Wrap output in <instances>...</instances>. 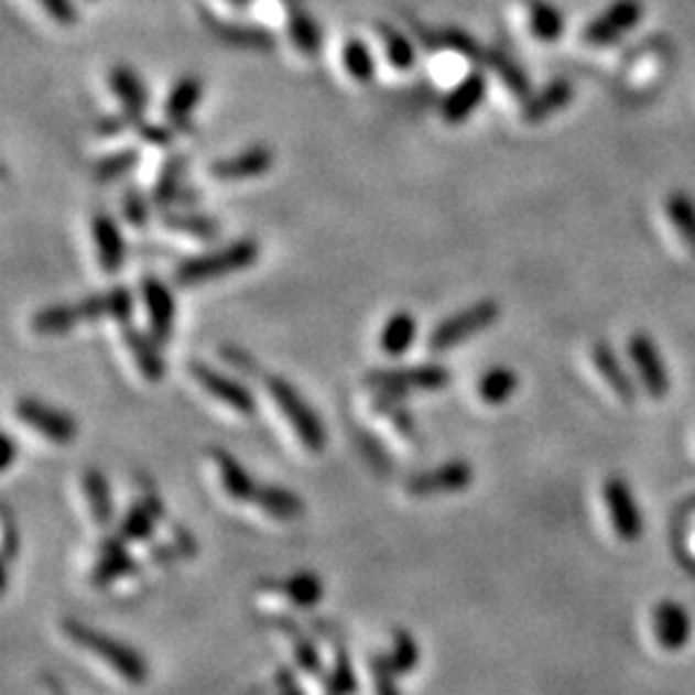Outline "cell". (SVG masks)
Listing matches in <instances>:
<instances>
[{
  "mask_svg": "<svg viewBox=\"0 0 695 695\" xmlns=\"http://www.w3.org/2000/svg\"><path fill=\"white\" fill-rule=\"evenodd\" d=\"M602 498H606V508L616 536L626 541V544L639 541L641 533H644V518H641V510L637 500H633L629 485L621 477H610L606 487H602Z\"/></svg>",
  "mask_w": 695,
  "mask_h": 695,
  "instance_id": "cell-10",
  "label": "cell"
},
{
  "mask_svg": "<svg viewBox=\"0 0 695 695\" xmlns=\"http://www.w3.org/2000/svg\"><path fill=\"white\" fill-rule=\"evenodd\" d=\"M142 296L150 317V335L160 343V346H165V343L171 340L175 327V302L171 289H167L160 279L148 276L142 281Z\"/></svg>",
  "mask_w": 695,
  "mask_h": 695,
  "instance_id": "cell-14",
  "label": "cell"
},
{
  "mask_svg": "<svg viewBox=\"0 0 695 695\" xmlns=\"http://www.w3.org/2000/svg\"><path fill=\"white\" fill-rule=\"evenodd\" d=\"M667 214H670L672 225H675L677 232L683 235V240L693 248V253H695V204H693V198L675 191V194H672L670 202H667Z\"/></svg>",
  "mask_w": 695,
  "mask_h": 695,
  "instance_id": "cell-41",
  "label": "cell"
},
{
  "mask_svg": "<svg viewBox=\"0 0 695 695\" xmlns=\"http://www.w3.org/2000/svg\"><path fill=\"white\" fill-rule=\"evenodd\" d=\"M209 458L214 464V469H217V477H219V485L221 490H225V495L229 500L235 502H258V495H261L263 485L258 482V479L250 475V471L242 467V464L235 458L229 450L225 448H209Z\"/></svg>",
  "mask_w": 695,
  "mask_h": 695,
  "instance_id": "cell-13",
  "label": "cell"
},
{
  "mask_svg": "<svg viewBox=\"0 0 695 695\" xmlns=\"http://www.w3.org/2000/svg\"><path fill=\"white\" fill-rule=\"evenodd\" d=\"M371 677H373V687H377V695H400L397 691V672L384 654H373L371 660Z\"/></svg>",
  "mask_w": 695,
  "mask_h": 695,
  "instance_id": "cell-44",
  "label": "cell"
},
{
  "mask_svg": "<svg viewBox=\"0 0 695 695\" xmlns=\"http://www.w3.org/2000/svg\"><path fill=\"white\" fill-rule=\"evenodd\" d=\"M471 482H475V469H471V464L456 458V461H446V464H441V467L420 471V475L410 477L408 485H404V490H408V495H412V498L425 500V498H443V495L464 492V490H469Z\"/></svg>",
  "mask_w": 695,
  "mask_h": 695,
  "instance_id": "cell-8",
  "label": "cell"
},
{
  "mask_svg": "<svg viewBox=\"0 0 695 695\" xmlns=\"http://www.w3.org/2000/svg\"><path fill=\"white\" fill-rule=\"evenodd\" d=\"M256 508H261L265 515L276 518V521H300V518L307 513V502H304L300 495L276 485H263Z\"/></svg>",
  "mask_w": 695,
  "mask_h": 695,
  "instance_id": "cell-29",
  "label": "cell"
},
{
  "mask_svg": "<svg viewBox=\"0 0 695 695\" xmlns=\"http://www.w3.org/2000/svg\"><path fill=\"white\" fill-rule=\"evenodd\" d=\"M641 17H644V6L639 0H616L598 19H593L585 26L583 36L593 47H606V44L621 40L626 32H631L641 21Z\"/></svg>",
  "mask_w": 695,
  "mask_h": 695,
  "instance_id": "cell-11",
  "label": "cell"
},
{
  "mask_svg": "<svg viewBox=\"0 0 695 695\" xmlns=\"http://www.w3.org/2000/svg\"><path fill=\"white\" fill-rule=\"evenodd\" d=\"M188 371L191 379H194L206 394H211L214 400H219L225 408L238 412V415H253L258 410L256 394L250 392L246 384H240L238 379L227 377V373L211 369V366H206L202 361L191 363Z\"/></svg>",
  "mask_w": 695,
  "mask_h": 695,
  "instance_id": "cell-9",
  "label": "cell"
},
{
  "mask_svg": "<svg viewBox=\"0 0 695 695\" xmlns=\"http://www.w3.org/2000/svg\"><path fill=\"white\" fill-rule=\"evenodd\" d=\"M165 225L175 232H188L196 240H214L219 238V225L206 214L196 211H181V214H165Z\"/></svg>",
  "mask_w": 695,
  "mask_h": 695,
  "instance_id": "cell-39",
  "label": "cell"
},
{
  "mask_svg": "<svg viewBox=\"0 0 695 695\" xmlns=\"http://www.w3.org/2000/svg\"><path fill=\"white\" fill-rule=\"evenodd\" d=\"M140 572V562L127 552V546L109 544L106 541L101 556H98L94 572H90V583L96 587H109L119 579H129Z\"/></svg>",
  "mask_w": 695,
  "mask_h": 695,
  "instance_id": "cell-23",
  "label": "cell"
},
{
  "mask_svg": "<svg viewBox=\"0 0 695 695\" xmlns=\"http://www.w3.org/2000/svg\"><path fill=\"white\" fill-rule=\"evenodd\" d=\"M124 343L144 379L160 381L165 377L167 363L163 354H160V343L152 335L137 330L132 325H124Z\"/></svg>",
  "mask_w": 695,
  "mask_h": 695,
  "instance_id": "cell-22",
  "label": "cell"
},
{
  "mask_svg": "<svg viewBox=\"0 0 695 695\" xmlns=\"http://www.w3.org/2000/svg\"><path fill=\"white\" fill-rule=\"evenodd\" d=\"M379 36L381 42H384L387 59L397 67V70H410V67L417 63L415 44H412L402 32H397V29L387 24H379Z\"/></svg>",
  "mask_w": 695,
  "mask_h": 695,
  "instance_id": "cell-37",
  "label": "cell"
},
{
  "mask_svg": "<svg viewBox=\"0 0 695 695\" xmlns=\"http://www.w3.org/2000/svg\"><path fill=\"white\" fill-rule=\"evenodd\" d=\"M90 232H94V246L98 253V263L106 273H117L127 261V242L121 238V229L113 221L111 214L98 211L90 221Z\"/></svg>",
  "mask_w": 695,
  "mask_h": 695,
  "instance_id": "cell-18",
  "label": "cell"
},
{
  "mask_svg": "<svg viewBox=\"0 0 695 695\" xmlns=\"http://www.w3.org/2000/svg\"><path fill=\"white\" fill-rule=\"evenodd\" d=\"M629 356L633 366H637L641 387L647 389V394L654 397V400H662L670 392V377L654 340L644 333H633L629 340Z\"/></svg>",
  "mask_w": 695,
  "mask_h": 695,
  "instance_id": "cell-12",
  "label": "cell"
},
{
  "mask_svg": "<svg viewBox=\"0 0 695 695\" xmlns=\"http://www.w3.org/2000/svg\"><path fill=\"white\" fill-rule=\"evenodd\" d=\"M279 680H281V695H304V691L296 685V680L289 675V672H281Z\"/></svg>",
  "mask_w": 695,
  "mask_h": 695,
  "instance_id": "cell-51",
  "label": "cell"
},
{
  "mask_svg": "<svg viewBox=\"0 0 695 695\" xmlns=\"http://www.w3.org/2000/svg\"><path fill=\"white\" fill-rule=\"evenodd\" d=\"M17 546H19V536H17V525H13V515L11 508H3V567L6 575H9L13 556H17Z\"/></svg>",
  "mask_w": 695,
  "mask_h": 695,
  "instance_id": "cell-46",
  "label": "cell"
},
{
  "mask_svg": "<svg viewBox=\"0 0 695 695\" xmlns=\"http://www.w3.org/2000/svg\"><path fill=\"white\" fill-rule=\"evenodd\" d=\"M273 167V150L265 148V144H256V148H248L238 152V155L217 160L211 165V175L217 181H248L258 178V175L269 173Z\"/></svg>",
  "mask_w": 695,
  "mask_h": 695,
  "instance_id": "cell-17",
  "label": "cell"
},
{
  "mask_svg": "<svg viewBox=\"0 0 695 695\" xmlns=\"http://www.w3.org/2000/svg\"><path fill=\"white\" fill-rule=\"evenodd\" d=\"M500 317V304L495 300H482L471 307L458 310L456 315H448L435 325V330L427 338V348L433 354H446L450 348H458L461 343H467L475 335L485 333L487 327H492Z\"/></svg>",
  "mask_w": 695,
  "mask_h": 695,
  "instance_id": "cell-5",
  "label": "cell"
},
{
  "mask_svg": "<svg viewBox=\"0 0 695 695\" xmlns=\"http://www.w3.org/2000/svg\"><path fill=\"white\" fill-rule=\"evenodd\" d=\"M232 3H235V6H242V3H248V0H232Z\"/></svg>",
  "mask_w": 695,
  "mask_h": 695,
  "instance_id": "cell-52",
  "label": "cell"
},
{
  "mask_svg": "<svg viewBox=\"0 0 695 695\" xmlns=\"http://www.w3.org/2000/svg\"><path fill=\"white\" fill-rule=\"evenodd\" d=\"M325 687L330 695H356V675H354V662L346 654V649H338V656H335L333 670L327 672Z\"/></svg>",
  "mask_w": 695,
  "mask_h": 695,
  "instance_id": "cell-43",
  "label": "cell"
},
{
  "mask_svg": "<svg viewBox=\"0 0 695 695\" xmlns=\"http://www.w3.org/2000/svg\"><path fill=\"white\" fill-rule=\"evenodd\" d=\"M111 88L117 98L124 106V111L132 117L137 124H140L144 117V109H148V88L140 80L132 67H113L111 70Z\"/></svg>",
  "mask_w": 695,
  "mask_h": 695,
  "instance_id": "cell-27",
  "label": "cell"
},
{
  "mask_svg": "<svg viewBox=\"0 0 695 695\" xmlns=\"http://www.w3.org/2000/svg\"><path fill=\"white\" fill-rule=\"evenodd\" d=\"M417 338V319L410 312H394L381 327L379 333V348L387 356H404L412 348V343Z\"/></svg>",
  "mask_w": 695,
  "mask_h": 695,
  "instance_id": "cell-28",
  "label": "cell"
},
{
  "mask_svg": "<svg viewBox=\"0 0 695 695\" xmlns=\"http://www.w3.org/2000/svg\"><path fill=\"white\" fill-rule=\"evenodd\" d=\"M265 389H269L271 400L276 402V408L281 410V415L286 417V423L292 425V431L296 438H300L302 448L310 450V454H323L327 448V433L323 420L312 404L304 400L292 381L281 379V377H265L263 379Z\"/></svg>",
  "mask_w": 695,
  "mask_h": 695,
  "instance_id": "cell-4",
  "label": "cell"
},
{
  "mask_svg": "<svg viewBox=\"0 0 695 695\" xmlns=\"http://www.w3.org/2000/svg\"><path fill=\"white\" fill-rule=\"evenodd\" d=\"M17 456H19L17 441H13L11 433H6L3 435V456H0V467H3V471L11 469V464L17 461Z\"/></svg>",
  "mask_w": 695,
  "mask_h": 695,
  "instance_id": "cell-50",
  "label": "cell"
},
{
  "mask_svg": "<svg viewBox=\"0 0 695 695\" xmlns=\"http://www.w3.org/2000/svg\"><path fill=\"white\" fill-rule=\"evenodd\" d=\"M343 65H346L350 78L358 83H371L373 75H377V63H373L369 44L363 40L346 42V47H343Z\"/></svg>",
  "mask_w": 695,
  "mask_h": 695,
  "instance_id": "cell-36",
  "label": "cell"
},
{
  "mask_svg": "<svg viewBox=\"0 0 695 695\" xmlns=\"http://www.w3.org/2000/svg\"><path fill=\"white\" fill-rule=\"evenodd\" d=\"M140 132L148 142L152 144H167L173 140V129L171 127H158V124H142L140 121Z\"/></svg>",
  "mask_w": 695,
  "mask_h": 695,
  "instance_id": "cell-49",
  "label": "cell"
},
{
  "mask_svg": "<svg viewBox=\"0 0 695 695\" xmlns=\"http://www.w3.org/2000/svg\"><path fill=\"white\" fill-rule=\"evenodd\" d=\"M263 590L281 595L296 608H315L325 598V583L315 572H296L284 579H271L263 585Z\"/></svg>",
  "mask_w": 695,
  "mask_h": 695,
  "instance_id": "cell-20",
  "label": "cell"
},
{
  "mask_svg": "<svg viewBox=\"0 0 695 695\" xmlns=\"http://www.w3.org/2000/svg\"><path fill=\"white\" fill-rule=\"evenodd\" d=\"M83 492H86L90 518L98 529H109L113 521V498H111V487L109 479H106L98 469H88L80 479Z\"/></svg>",
  "mask_w": 695,
  "mask_h": 695,
  "instance_id": "cell-30",
  "label": "cell"
},
{
  "mask_svg": "<svg viewBox=\"0 0 695 695\" xmlns=\"http://www.w3.org/2000/svg\"><path fill=\"white\" fill-rule=\"evenodd\" d=\"M477 392L487 404H506L518 392V373L508 366H495L482 373Z\"/></svg>",
  "mask_w": 695,
  "mask_h": 695,
  "instance_id": "cell-32",
  "label": "cell"
},
{
  "mask_svg": "<svg viewBox=\"0 0 695 695\" xmlns=\"http://www.w3.org/2000/svg\"><path fill=\"white\" fill-rule=\"evenodd\" d=\"M482 65H487V67H490V70L498 73V78L506 83V86L513 90L518 98H529L531 96L529 75H525L523 67L518 65L515 59H510L506 52L487 50V57H485Z\"/></svg>",
  "mask_w": 695,
  "mask_h": 695,
  "instance_id": "cell-34",
  "label": "cell"
},
{
  "mask_svg": "<svg viewBox=\"0 0 695 695\" xmlns=\"http://www.w3.org/2000/svg\"><path fill=\"white\" fill-rule=\"evenodd\" d=\"M572 96H575V88H572V83L567 78H556L552 83H546L544 88L525 98L523 121H529V124H541V121L554 117L556 111H562L564 106L572 101Z\"/></svg>",
  "mask_w": 695,
  "mask_h": 695,
  "instance_id": "cell-21",
  "label": "cell"
},
{
  "mask_svg": "<svg viewBox=\"0 0 695 695\" xmlns=\"http://www.w3.org/2000/svg\"><path fill=\"white\" fill-rule=\"evenodd\" d=\"M450 384V371L441 363L408 366V369H377L366 377V387L389 397L410 392H441Z\"/></svg>",
  "mask_w": 695,
  "mask_h": 695,
  "instance_id": "cell-6",
  "label": "cell"
},
{
  "mask_svg": "<svg viewBox=\"0 0 695 695\" xmlns=\"http://www.w3.org/2000/svg\"><path fill=\"white\" fill-rule=\"evenodd\" d=\"M389 664H392L397 675H408V672H415V667L420 664V649L417 641L410 637L408 631H394L392 637V652L384 654Z\"/></svg>",
  "mask_w": 695,
  "mask_h": 695,
  "instance_id": "cell-42",
  "label": "cell"
},
{
  "mask_svg": "<svg viewBox=\"0 0 695 695\" xmlns=\"http://www.w3.org/2000/svg\"><path fill=\"white\" fill-rule=\"evenodd\" d=\"M206 24H209L211 34L221 40L229 47H240V50H271L276 47V36H273L269 29L261 26H248V24H232V21H217L211 17H206Z\"/></svg>",
  "mask_w": 695,
  "mask_h": 695,
  "instance_id": "cell-24",
  "label": "cell"
},
{
  "mask_svg": "<svg viewBox=\"0 0 695 695\" xmlns=\"http://www.w3.org/2000/svg\"><path fill=\"white\" fill-rule=\"evenodd\" d=\"M134 312V296L124 286H113L109 292L94 294L78 304H52L34 315L32 327L40 335H59L73 327L98 323V319H117L129 323Z\"/></svg>",
  "mask_w": 695,
  "mask_h": 695,
  "instance_id": "cell-1",
  "label": "cell"
},
{
  "mask_svg": "<svg viewBox=\"0 0 695 695\" xmlns=\"http://www.w3.org/2000/svg\"><path fill=\"white\" fill-rule=\"evenodd\" d=\"M129 124H137V121H134L132 117H129L127 111H121L119 117H109V119L98 121V124H96V132L101 134V137H113V134H119L121 129L129 127Z\"/></svg>",
  "mask_w": 695,
  "mask_h": 695,
  "instance_id": "cell-48",
  "label": "cell"
},
{
  "mask_svg": "<svg viewBox=\"0 0 695 695\" xmlns=\"http://www.w3.org/2000/svg\"><path fill=\"white\" fill-rule=\"evenodd\" d=\"M204 96V80L198 75H186L175 83L165 101V117L175 129L188 127V119Z\"/></svg>",
  "mask_w": 695,
  "mask_h": 695,
  "instance_id": "cell-26",
  "label": "cell"
},
{
  "mask_svg": "<svg viewBox=\"0 0 695 695\" xmlns=\"http://www.w3.org/2000/svg\"><path fill=\"white\" fill-rule=\"evenodd\" d=\"M160 518H165V510L160 508V500L155 498V495H144L140 502H134V506L129 508V513L119 525L117 536H111L109 544L129 546V544H142V541H150Z\"/></svg>",
  "mask_w": 695,
  "mask_h": 695,
  "instance_id": "cell-15",
  "label": "cell"
},
{
  "mask_svg": "<svg viewBox=\"0 0 695 695\" xmlns=\"http://www.w3.org/2000/svg\"><path fill=\"white\" fill-rule=\"evenodd\" d=\"M40 3L59 24H75L78 21V9H75L73 0H40Z\"/></svg>",
  "mask_w": 695,
  "mask_h": 695,
  "instance_id": "cell-47",
  "label": "cell"
},
{
  "mask_svg": "<svg viewBox=\"0 0 695 695\" xmlns=\"http://www.w3.org/2000/svg\"><path fill=\"white\" fill-rule=\"evenodd\" d=\"M258 261V242L256 240H235L225 248L211 250V253L186 258L175 265V284L181 286H198L206 281H217L229 273H238L250 269Z\"/></svg>",
  "mask_w": 695,
  "mask_h": 695,
  "instance_id": "cell-3",
  "label": "cell"
},
{
  "mask_svg": "<svg viewBox=\"0 0 695 695\" xmlns=\"http://www.w3.org/2000/svg\"><path fill=\"white\" fill-rule=\"evenodd\" d=\"M121 209H124V217H127L129 225L148 227L150 202H148V196H142V191L127 188V196L121 198Z\"/></svg>",
  "mask_w": 695,
  "mask_h": 695,
  "instance_id": "cell-45",
  "label": "cell"
},
{
  "mask_svg": "<svg viewBox=\"0 0 695 695\" xmlns=\"http://www.w3.org/2000/svg\"><path fill=\"white\" fill-rule=\"evenodd\" d=\"M137 163H140V150L127 148V150L113 152V155H106L104 160H98L94 167V175H96V181L111 183V181L124 178L127 173H132Z\"/></svg>",
  "mask_w": 695,
  "mask_h": 695,
  "instance_id": "cell-40",
  "label": "cell"
},
{
  "mask_svg": "<svg viewBox=\"0 0 695 695\" xmlns=\"http://www.w3.org/2000/svg\"><path fill=\"white\" fill-rule=\"evenodd\" d=\"M529 26L536 40L556 42V40H562V34H564V17L556 6L546 3V0H531Z\"/></svg>",
  "mask_w": 695,
  "mask_h": 695,
  "instance_id": "cell-31",
  "label": "cell"
},
{
  "mask_svg": "<svg viewBox=\"0 0 695 695\" xmlns=\"http://www.w3.org/2000/svg\"><path fill=\"white\" fill-rule=\"evenodd\" d=\"M652 621H654L656 641H660L667 652H680V649L691 641L693 623H691V616H687V610L680 606V602L675 600L656 602Z\"/></svg>",
  "mask_w": 695,
  "mask_h": 695,
  "instance_id": "cell-16",
  "label": "cell"
},
{
  "mask_svg": "<svg viewBox=\"0 0 695 695\" xmlns=\"http://www.w3.org/2000/svg\"><path fill=\"white\" fill-rule=\"evenodd\" d=\"M279 631L284 633L289 641H292L296 664H300V667L312 677L323 675V660H319L315 641H312L307 633H304L300 626L292 623V621H279Z\"/></svg>",
  "mask_w": 695,
  "mask_h": 695,
  "instance_id": "cell-33",
  "label": "cell"
},
{
  "mask_svg": "<svg viewBox=\"0 0 695 695\" xmlns=\"http://www.w3.org/2000/svg\"><path fill=\"white\" fill-rule=\"evenodd\" d=\"M63 633L73 641L75 647H80L83 652H88L96 660H101L104 664L117 672L121 680H127L129 685H144L150 677L148 660L132 649L124 641L109 637V633H101L94 626L75 621V618H67L63 621Z\"/></svg>",
  "mask_w": 695,
  "mask_h": 695,
  "instance_id": "cell-2",
  "label": "cell"
},
{
  "mask_svg": "<svg viewBox=\"0 0 695 695\" xmlns=\"http://www.w3.org/2000/svg\"><path fill=\"white\" fill-rule=\"evenodd\" d=\"M13 412H17V417L29 427V431L40 433L42 438L57 443V446H67V443H73L80 433L78 420H75L70 412L52 408V404L34 400V397H21Z\"/></svg>",
  "mask_w": 695,
  "mask_h": 695,
  "instance_id": "cell-7",
  "label": "cell"
},
{
  "mask_svg": "<svg viewBox=\"0 0 695 695\" xmlns=\"http://www.w3.org/2000/svg\"><path fill=\"white\" fill-rule=\"evenodd\" d=\"M183 167H186V160H183L181 155H173L171 160H167L163 173H160V178L155 183V191H152V204H158V206L178 204V196L183 191L181 186Z\"/></svg>",
  "mask_w": 695,
  "mask_h": 695,
  "instance_id": "cell-38",
  "label": "cell"
},
{
  "mask_svg": "<svg viewBox=\"0 0 695 695\" xmlns=\"http://www.w3.org/2000/svg\"><path fill=\"white\" fill-rule=\"evenodd\" d=\"M487 80L482 73H471L450 94L443 98V119L448 124H461L475 113L485 101Z\"/></svg>",
  "mask_w": 695,
  "mask_h": 695,
  "instance_id": "cell-19",
  "label": "cell"
},
{
  "mask_svg": "<svg viewBox=\"0 0 695 695\" xmlns=\"http://www.w3.org/2000/svg\"><path fill=\"white\" fill-rule=\"evenodd\" d=\"M289 36H292L294 47L307 57H315L323 47V34H319L315 19L300 9H294L292 19H289Z\"/></svg>",
  "mask_w": 695,
  "mask_h": 695,
  "instance_id": "cell-35",
  "label": "cell"
},
{
  "mask_svg": "<svg viewBox=\"0 0 695 695\" xmlns=\"http://www.w3.org/2000/svg\"><path fill=\"white\" fill-rule=\"evenodd\" d=\"M593 363L618 400H621L623 404H631L633 400H637L633 381L629 379V373H626L623 366L618 363V356L613 354V348H610L608 343H598V346H593Z\"/></svg>",
  "mask_w": 695,
  "mask_h": 695,
  "instance_id": "cell-25",
  "label": "cell"
}]
</instances>
